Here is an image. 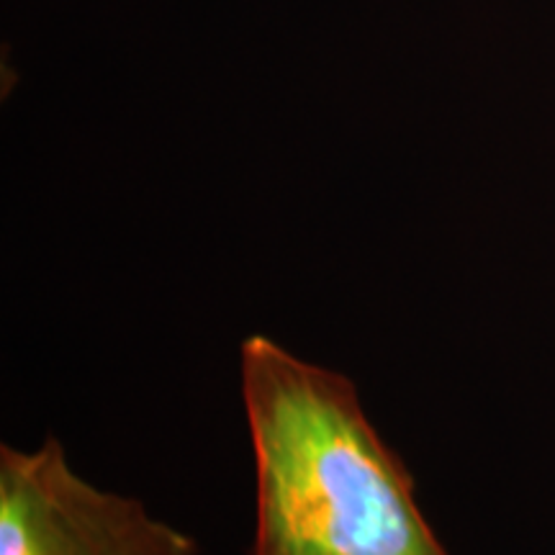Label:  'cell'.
I'll use <instances>...</instances> for the list:
<instances>
[{
    "instance_id": "cell-1",
    "label": "cell",
    "mask_w": 555,
    "mask_h": 555,
    "mask_svg": "<svg viewBox=\"0 0 555 555\" xmlns=\"http://www.w3.org/2000/svg\"><path fill=\"white\" fill-rule=\"evenodd\" d=\"M240 367L258 476L253 555H448L350 378L262 335L245 339Z\"/></svg>"
},
{
    "instance_id": "cell-2",
    "label": "cell",
    "mask_w": 555,
    "mask_h": 555,
    "mask_svg": "<svg viewBox=\"0 0 555 555\" xmlns=\"http://www.w3.org/2000/svg\"><path fill=\"white\" fill-rule=\"evenodd\" d=\"M0 555H198V545L137 499L82 481L50 437L34 453L0 448Z\"/></svg>"
}]
</instances>
